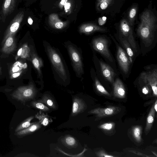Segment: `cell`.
Returning <instances> with one entry per match:
<instances>
[{
  "label": "cell",
  "mask_w": 157,
  "mask_h": 157,
  "mask_svg": "<svg viewBox=\"0 0 157 157\" xmlns=\"http://www.w3.org/2000/svg\"><path fill=\"white\" fill-rule=\"evenodd\" d=\"M151 1L147 7L139 15L140 22L137 29L138 35L146 46L152 43L157 28V11Z\"/></svg>",
  "instance_id": "1"
},
{
  "label": "cell",
  "mask_w": 157,
  "mask_h": 157,
  "mask_svg": "<svg viewBox=\"0 0 157 157\" xmlns=\"http://www.w3.org/2000/svg\"><path fill=\"white\" fill-rule=\"evenodd\" d=\"M125 0H96L95 9L101 14L115 15L120 12Z\"/></svg>",
  "instance_id": "2"
},
{
  "label": "cell",
  "mask_w": 157,
  "mask_h": 157,
  "mask_svg": "<svg viewBox=\"0 0 157 157\" xmlns=\"http://www.w3.org/2000/svg\"><path fill=\"white\" fill-rule=\"evenodd\" d=\"M48 56L53 67L59 75L65 81L67 79V74L62 60L56 51L52 47H47Z\"/></svg>",
  "instance_id": "3"
},
{
  "label": "cell",
  "mask_w": 157,
  "mask_h": 157,
  "mask_svg": "<svg viewBox=\"0 0 157 157\" xmlns=\"http://www.w3.org/2000/svg\"><path fill=\"white\" fill-rule=\"evenodd\" d=\"M36 90L33 84L19 87L13 93V96L21 101H25L33 98L36 93Z\"/></svg>",
  "instance_id": "4"
},
{
  "label": "cell",
  "mask_w": 157,
  "mask_h": 157,
  "mask_svg": "<svg viewBox=\"0 0 157 157\" xmlns=\"http://www.w3.org/2000/svg\"><path fill=\"white\" fill-rule=\"evenodd\" d=\"M108 41L104 37H99L94 39L92 41L93 47L96 51L99 52L110 61L113 59L108 48Z\"/></svg>",
  "instance_id": "5"
},
{
  "label": "cell",
  "mask_w": 157,
  "mask_h": 157,
  "mask_svg": "<svg viewBox=\"0 0 157 157\" xmlns=\"http://www.w3.org/2000/svg\"><path fill=\"white\" fill-rule=\"evenodd\" d=\"M68 50L75 71L79 75L83 74L82 63L79 53L75 48L71 45L68 46Z\"/></svg>",
  "instance_id": "6"
},
{
  "label": "cell",
  "mask_w": 157,
  "mask_h": 157,
  "mask_svg": "<svg viewBox=\"0 0 157 157\" xmlns=\"http://www.w3.org/2000/svg\"><path fill=\"white\" fill-rule=\"evenodd\" d=\"M142 80L147 85L150 86L155 96L157 95V71L156 69L148 72H142L140 76Z\"/></svg>",
  "instance_id": "7"
},
{
  "label": "cell",
  "mask_w": 157,
  "mask_h": 157,
  "mask_svg": "<svg viewBox=\"0 0 157 157\" xmlns=\"http://www.w3.org/2000/svg\"><path fill=\"white\" fill-rule=\"evenodd\" d=\"M24 16V13H19L14 17L7 29L2 41L4 40L8 36H14L18 30L20 24Z\"/></svg>",
  "instance_id": "8"
},
{
  "label": "cell",
  "mask_w": 157,
  "mask_h": 157,
  "mask_svg": "<svg viewBox=\"0 0 157 157\" xmlns=\"http://www.w3.org/2000/svg\"><path fill=\"white\" fill-rule=\"evenodd\" d=\"M117 58L119 65L125 74L128 73L130 61L125 52L121 47L117 46Z\"/></svg>",
  "instance_id": "9"
},
{
  "label": "cell",
  "mask_w": 157,
  "mask_h": 157,
  "mask_svg": "<svg viewBox=\"0 0 157 157\" xmlns=\"http://www.w3.org/2000/svg\"><path fill=\"white\" fill-rule=\"evenodd\" d=\"M116 25L118 26L119 36L127 40L128 36L133 33L132 28L124 17Z\"/></svg>",
  "instance_id": "10"
},
{
  "label": "cell",
  "mask_w": 157,
  "mask_h": 157,
  "mask_svg": "<svg viewBox=\"0 0 157 157\" xmlns=\"http://www.w3.org/2000/svg\"><path fill=\"white\" fill-rule=\"evenodd\" d=\"M79 32L86 34H89L96 32H106V28L102 27L94 23H90L82 25L79 28Z\"/></svg>",
  "instance_id": "11"
},
{
  "label": "cell",
  "mask_w": 157,
  "mask_h": 157,
  "mask_svg": "<svg viewBox=\"0 0 157 157\" xmlns=\"http://www.w3.org/2000/svg\"><path fill=\"white\" fill-rule=\"evenodd\" d=\"M86 107V105L82 99L77 97H74L73 99L71 116H75L82 113Z\"/></svg>",
  "instance_id": "12"
},
{
  "label": "cell",
  "mask_w": 157,
  "mask_h": 157,
  "mask_svg": "<svg viewBox=\"0 0 157 157\" xmlns=\"http://www.w3.org/2000/svg\"><path fill=\"white\" fill-rule=\"evenodd\" d=\"M117 108L114 106H110L105 108H97L90 110L88 113L95 114L99 117H102L113 115L117 110Z\"/></svg>",
  "instance_id": "13"
},
{
  "label": "cell",
  "mask_w": 157,
  "mask_h": 157,
  "mask_svg": "<svg viewBox=\"0 0 157 157\" xmlns=\"http://www.w3.org/2000/svg\"><path fill=\"white\" fill-rule=\"evenodd\" d=\"M139 10V6L137 3H133L128 9L126 13L124 14L125 17L130 26L132 28L135 23Z\"/></svg>",
  "instance_id": "14"
},
{
  "label": "cell",
  "mask_w": 157,
  "mask_h": 157,
  "mask_svg": "<svg viewBox=\"0 0 157 157\" xmlns=\"http://www.w3.org/2000/svg\"><path fill=\"white\" fill-rule=\"evenodd\" d=\"M99 63L104 77L110 82L113 83L115 73L113 69L108 65L102 61H100Z\"/></svg>",
  "instance_id": "15"
},
{
  "label": "cell",
  "mask_w": 157,
  "mask_h": 157,
  "mask_svg": "<svg viewBox=\"0 0 157 157\" xmlns=\"http://www.w3.org/2000/svg\"><path fill=\"white\" fill-rule=\"evenodd\" d=\"M3 45L2 51L4 53L8 54L12 52L16 48V42L14 36H8L4 40L2 41Z\"/></svg>",
  "instance_id": "16"
},
{
  "label": "cell",
  "mask_w": 157,
  "mask_h": 157,
  "mask_svg": "<svg viewBox=\"0 0 157 157\" xmlns=\"http://www.w3.org/2000/svg\"><path fill=\"white\" fill-rule=\"evenodd\" d=\"M113 94L116 97L123 98L125 97V90L124 85L118 78L113 82Z\"/></svg>",
  "instance_id": "17"
},
{
  "label": "cell",
  "mask_w": 157,
  "mask_h": 157,
  "mask_svg": "<svg viewBox=\"0 0 157 157\" xmlns=\"http://www.w3.org/2000/svg\"><path fill=\"white\" fill-rule=\"evenodd\" d=\"M49 22L52 27L61 29L65 27L68 24L67 21H62L59 19L58 15L55 13L50 14L49 17Z\"/></svg>",
  "instance_id": "18"
},
{
  "label": "cell",
  "mask_w": 157,
  "mask_h": 157,
  "mask_svg": "<svg viewBox=\"0 0 157 157\" xmlns=\"http://www.w3.org/2000/svg\"><path fill=\"white\" fill-rule=\"evenodd\" d=\"M41 126L39 121L32 123L29 127L18 131L17 135L22 136L33 133L40 128Z\"/></svg>",
  "instance_id": "19"
},
{
  "label": "cell",
  "mask_w": 157,
  "mask_h": 157,
  "mask_svg": "<svg viewBox=\"0 0 157 157\" xmlns=\"http://www.w3.org/2000/svg\"><path fill=\"white\" fill-rule=\"evenodd\" d=\"M17 0H5L2 5V12L4 16L10 14L14 9Z\"/></svg>",
  "instance_id": "20"
},
{
  "label": "cell",
  "mask_w": 157,
  "mask_h": 157,
  "mask_svg": "<svg viewBox=\"0 0 157 157\" xmlns=\"http://www.w3.org/2000/svg\"><path fill=\"white\" fill-rule=\"evenodd\" d=\"M35 117L38 119L40 124L44 126H47L53 121L52 118L48 115L44 113L41 110L35 115Z\"/></svg>",
  "instance_id": "21"
},
{
  "label": "cell",
  "mask_w": 157,
  "mask_h": 157,
  "mask_svg": "<svg viewBox=\"0 0 157 157\" xmlns=\"http://www.w3.org/2000/svg\"><path fill=\"white\" fill-rule=\"evenodd\" d=\"M31 57L32 63L37 70L39 76L40 77L42 74L41 68L43 65V61L34 52L31 54Z\"/></svg>",
  "instance_id": "22"
},
{
  "label": "cell",
  "mask_w": 157,
  "mask_h": 157,
  "mask_svg": "<svg viewBox=\"0 0 157 157\" xmlns=\"http://www.w3.org/2000/svg\"><path fill=\"white\" fill-rule=\"evenodd\" d=\"M30 48L26 44H24L18 50L15 59L16 60L19 57L22 59L29 58L30 54Z\"/></svg>",
  "instance_id": "23"
},
{
  "label": "cell",
  "mask_w": 157,
  "mask_h": 157,
  "mask_svg": "<svg viewBox=\"0 0 157 157\" xmlns=\"http://www.w3.org/2000/svg\"><path fill=\"white\" fill-rule=\"evenodd\" d=\"M155 111L152 105L147 119L146 124L145 128L146 133H148L150 130L154 121Z\"/></svg>",
  "instance_id": "24"
},
{
  "label": "cell",
  "mask_w": 157,
  "mask_h": 157,
  "mask_svg": "<svg viewBox=\"0 0 157 157\" xmlns=\"http://www.w3.org/2000/svg\"><path fill=\"white\" fill-rule=\"evenodd\" d=\"M62 143L67 147L72 148L76 147L78 143L74 137L70 136H66L61 140Z\"/></svg>",
  "instance_id": "25"
},
{
  "label": "cell",
  "mask_w": 157,
  "mask_h": 157,
  "mask_svg": "<svg viewBox=\"0 0 157 157\" xmlns=\"http://www.w3.org/2000/svg\"><path fill=\"white\" fill-rule=\"evenodd\" d=\"M37 101L44 104L51 109H55L57 108L55 101L51 97L48 95H44L41 99Z\"/></svg>",
  "instance_id": "26"
},
{
  "label": "cell",
  "mask_w": 157,
  "mask_h": 157,
  "mask_svg": "<svg viewBox=\"0 0 157 157\" xmlns=\"http://www.w3.org/2000/svg\"><path fill=\"white\" fill-rule=\"evenodd\" d=\"M119 37L128 56L129 60L132 63V58L133 56L134 53L131 46L126 39L121 36H119Z\"/></svg>",
  "instance_id": "27"
},
{
  "label": "cell",
  "mask_w": 157,
  "mask_h": 157,
  "mask_svg": "<svg viewBox=\"0 0 157 157\" xmlns=\"http://www.w3.org/2000/svg\"><path fill=\"white\" fill-rule=\"evenodd\" d=\"M142 133L141 128L139 126L134 127L132 130V135L135 140L138 142H140L141 140Z\"/></svg>",
  "instance_id": "28"
},
{
  "label": "cell",
  "mask_w": 157,
  "mask_h": 157,
  "mask_svg": "<svg viewBox=\"0 0 157 157\" xmlns=\"http://www.w3.org/2000/svg\"><path fill=\"white\" fill-rule=\"evenodd\" d=\"M34 118V116H31L26 119L16 128L15 132H18L29 127L32 124L30 122Z\"/></svg>",
  "instance_id": "29"
},
{
  "label": "cell",
  "mask_w": 157,
  "mask_h": 157,
  "mask_svg": "<svg viewBox=\"0 0 157 157\" xmlns=\"http://www.w3.org/2000/svg\"><path fill=\"white\" fill-rule=\"evenodd\" d=\"M95 85L97 90L99 93L107 96H110V95L109 93L101 84L98 79L96 78L95 79Z\"/></svg>",
  "instance_id": "30"
},
{
  "label": "cell",
  "mask_w": 157,
  "mask_h": 157,
  "mask_svg": "<svg viewBox=\"0 0 157 157\" xmlns=\"http://www.w3.org/2000/svg\"><path fill=\"white\" fill-rule=\"evenodd\" d=\"M32 104L33 107L42 111L47 112L50 110L47 106L37 101H33Z\"/></svg>",
  "instance_id": "31"
},
{
  "label": "cell",
  "mask_w": 157,
  "mask_h": 157,
  "mask_svg": "<svg viewBox=\"0 0 157 157\" xmlns=\"http://www.w3.org/2000/svg\"><path fill=\"white\" fill-rule=\"evenodd\" d=\"M57 149L60 153L63 154L64 155L68 156H70V157H82L84 156V153L87 150V149H86V148H84L83 150V151L81 152L80 153H79L78 154H75V155H72L71 154H69L68 153H67L64 151H63V150H62L61 149L59 148L58 147L57 148Z\"/></svg>",
  "instance_id": "32"
},
{
  "label": "cell",
  "mask_w": 157,
  "mask_h": 157,
  "mask_svg": "<svg viewBox=\"0 0 157 157\" xmlns=\"http://www.w3.org/2000/svg\"><path fill=\"white\" fill-rule=\"evenodd\" d=\"M114 124L113 123H106L102 124L99 126V128L106 130H110L113 127Z\"/></svg>",
  "instance_id": "33"
},
{
  "label": "cell",
  "mask_w": 157,
  "mask_h": 157,
  "mask_svg": "<svg viewBox=\"0 0 157 157\" xmlns=\"http://www.w3.org/2000/svg\"><path fill=\"white\" fill-rule=\"evenodd\" d=\"M127 40L130 45L136 51V45L133 37V33L131 34L128 37Z\"/></svg>",
  "instance_id": "34"
},
{
  "label": "cell",
  "mask_w": 157,
  "mask_h": 157,
  "mask_svg": "<svg viewBox=\"0 0 157 157\" xmlns=\"http://www.w3.org/2000/svg\"><path fill=\"white\" fill-rule=\"evenodd\" d=\"M96 155L98 157H114V156L107 154L103 150H100L98 152H96Z\"/></svg>",
  "instance_id": "35"
},
{
  "label": "cell",
  "mask_w": 157,
  "mask_h": 157,
  "mask_svg": "<svg viewBox=\"0 0 157 157\" xmlns=\"http://www.w3.org/2000/svg\"><path fill=\"white\" fill-rule=\"evenodd\" d=\"M23 68H21L19 67H18L17 66L16 67H14L13 66L10 70V73L12 74L14 73L18 72L21 70Z\"/></svg>",
  "instance_id": "36"
},
{
  "label": "cell",
  "mask_w": 157,
  "mask_h": 157,
  "mask_svg": "<svg viewBox=\"0 0 157 157\" xmlns=\"http://www.w3.org/2000/svg\"><path fill=\"white\" fill-rule=\"evenodd\" d=\"M22 72V71L21 70L18 72L14 73L11 74L10 78H14L18 77L21 74Z\"/></svg>",
  "instance_id": "37"
},
{
  "label": "cell",
  "mask_w": 157,
  "mask_h": 157,
  "mask_svg": "<svg viewBox=\"0 0 157 157\" xmlns=\"http://www.w3.org/2000/svg\"><path fill=\"white\" fill-rule=\"evenodd\" d=\"M105 17L99 18L98 20V24L99 26L103 25L106 22V18Z\"/></svg>",
  "instance_id": "38"
},
{
  "label": "cell",
  "mask_w": 157,
  "mask_h": 157,
  "mask_svg": "<svg viewBox=\"0 0 157 157\" xmlns=\"http://www.w3.org/2000/svg\"><path fill=\"white\" fill-rule=\"evenodd\" d=\"M71 4L70 2H67L64 5V10L66 12L69 11L70 10Z\"/></svg>",
  "instance_id": "39"
},
{
  "label": "cell",
  "mask_w": 157,
  "mask_h": 157,
  "mask_svg": "<svg viewBox=\"0 0 157 157\" xmlns=\"http://www.w3.org/2000/svg\"><path fill=\"white\" fill-rule=\"evenodd\" d=\"M148 86H149L147 85L142 88V92L144 94H147L148 93L149 90Z\"/></svg>",
  "instance_id": "40"
},
{
  "label": "cell",
  "mask_w": 157,
  "mask_h": 157,
  "mask_svg": "<svg viewBox=\"0 0 157 157\" xmlns=\"http://www.w3.org/2000/svg\"><path fill=\"white\" fill-rule=\"evenodd\" d=\"M131 151L134 154H135L137 155H139L140 156H142L143 157H154V156H149V155H147L145 154H144L143 153H141L140 152H139L136 151Z\"/></svg>",
  "instance_id": "41"
},
{
  "label": "cell",
  "mask_w": 157,
  "mask_h": 157,
  "mask_svg": "<svg viewBox=\"0 0 157 157\" xmlns=\"http://www.w3.org/2000/svg\"><path fill=\"white\" fill-rule=\"evenodd\" d=\"M67 0H61L59 4V7L61 8H62L67 2Z\"/></svg>",
  "instance_id": "42"
},
{
  "label": "cell",
  "mask_w": 157,
  "mask_h": 157,
  "mask_svg": "<svg viewBox=\"0 0 157 157\" xmlns=\"http://www.w3.org/2000/svg\"><path fill=\"white\" fill-rule=\"evenodd\" d=\"M28 22L30 25H32L33 23V20L30 17H29L28 18Z\"/></svg>",
  "instance_id": "43"
},
{
  "label": "cell",
  "mask_w": 157,
  "mask_h": 157,
  "mask_svg": "<svg viewBox=\"0 0 157 157\" xmlns=\"http://www.w3.org/2000/svg\"><path fill=\"white\" fill-rule=\"evenodd\" d=\"M154 108L155 111V112H157V100H156L154 104Z\"/></svg>",
  "instance_id": "44"
},
{
  "label": "cell",
  "mask_w": 157,
  "mask_h": 157,
  "mask_svg": "<svg viewBox=\"0 0 157 157\" xmlns=\"http://www.w3.org/2000/svg\"><path fill=\"white\" fill-rule=\"evenodd\" d=\"M20 63L19 61H17L14 63L13 66L14 67L17 66L19 65Z\"/></svg>",
  "instance_id": "45"
},
{
  "label": "cell",
  "mask_w": 157,
  "mask_h": 157,
  "mask_svg": "<svg viewBox=\"0 0 157 157\" xmlns=\"http://www.w3.org/2000/svg\"><path fill=\"white\" fill-rule=\"evenodd\" d=\"M18 66L20 67L23 68V64L21 63H20Z\"/></svg>",
  "instance_id": "46"
},
{
  "label": "cell",
  "mask_w": 157,
  "mask_h": 157,
  "mask_svg": "<svg viewBox=\"0 0 157 157\" xmlns=\"http://www.w3.org/2000/svg\"><path fill=\"white\" fill-rule=\"evenodd\" d=\"M27 67V64L26 63L23 64V68H25Z\"/></svg>",
  "instance_id": "47"
},
{
  "label": "cell",
  "mask_w": 157,
  "mask_h": 157,
  "mask_svg": "<svg viewBox=\"0 0 157 157\" xmlns=\"http://www.w3.org/2000/svg\"><path fill=\"white\" fill-rule=\"evenodd\" d=\"M152 153H153L154 155H155L156 157H157V153H156V152H154V151H152Z\"/></svg>",
  "instance_id": "48"
},
{
  "label": "cell",
  "mask_w": 157,
  "mask_h": 157,
  "mask_svg": "<svg viewBox=\"0 0 157 157\" xmlns=\"http://www.w3.org/2000/svg\"><path fill=\"white\" fill-rule=\"evenodd\" d=\"M1 74H2L1 68V67L0 66V75H1Z\"/></svg>",
  "instance_id": "49"
}]
</instances>
